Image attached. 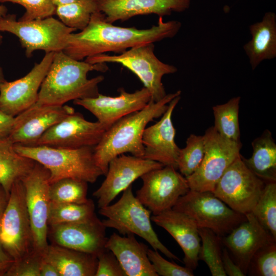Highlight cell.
Instances as JSON below:
<instances>
[{
    "mask_svg": "<svg viewBox=\"0 0 276 276\" xmlns=\"http://www.w3.org/2000/svg\"><path fill=\"white\" fill-rule=\"evenodd\" d=\"M55 52L46 53L24 77L0 86V111L15 117L35 104L41 84L52 62Z\"/></svg>",
    "mask_w": 276,
    "mask_h": 276,
    "instance_id": "14",
    "label": "cell"
},
{
    "mask_svg": "<svg viewBox=\"0 0 276 276\" xmlns=\"http://www.w3.org/2000/svg\"><path fill=\"white\" fill-rule=\"evenodd\" d=\"M180 28L179 21L164 22L163 17L149 29L117 26L106 21L104 14L98 11L92 14L84 29L69 35L63 52L80 61L107 52L122 53L136 46L172 38Z\"/></svg>",
    "mask_w": 276,
    "mask_h": 276,
    "instance_id": "1",
    "label": "cell"
},
{
    "mask_svg": "<svg viewBox=\"0 0 276 276\" xmlns=\"http://www.w3.org/2000/svg\"><path fill=\"white\" fill-rule=\"evenodd\" d=\"M163 166L158 162L133 155L122 154L115 157L109 163L105 179L93 194L98 199V208L110 204L121 192L145 173Z\"/></svg>",
    "mask_w": 276,
    "mask_h": 276,
    "instance_id": "15",
    "label": "cell"
},
{
    "mask_svg": "<svg viewBox=\"0 0 276 276\" xmlns=\"http://www.w3.org/2000/svg\"><path fill=\"white\" fill-rule=\"evenodd\" d=\"M0 243L7 253L17 260L32 251V228L21 180L15 181L0 218Z\"/></svg>",
    "mask_w": 276,
    "mask_h": 276,
    "instance_id": "9",
    "label": "cell"
},
{
    "mask_svg": "<svg viewBox=\"0 0 276 276\" xmlns=\"http://www.w3.org/2000/svg\"><path fill=\"white\" fill-rule=\"evenodd\" d=\"M151 221L167 231L182 249L185 266L194 270L198 265L201 246L199 227L186 214L173 209L151 217Z\"/></svg>",
    "mask_w": 276,
    "mask_h": 276,
    "instance_id": "22",
    "label": "cell"
},
{
    "mask_svg": "<svg viewBox=\"0 0 276 276\" xmlns=\"http://www.w3.org/2000/svg\"><path fill=\"white\" fill-rule=\"evenodd\" d=\"M251 213L276 239V182L265 183Z\"/></svg>",
    "mask_w": 276,
    "mask_h": 276,
    "instance_id": "34",
    "label": "cell"
},
{
    "mask_svg": "<svg viewBox=\"0 0 276 276\" xmlns=\"http://www.w3.org/2000/svg\"><path fill=\"white\" fill-rule=\"evenodd\" d=\"M118 91V96L99 93L95 97L75 100L74 103L90 111L107 130L122 118L143 109L151 100L150 93L145 87L133 93L122 87Z\"/></svg>",
    "mask_w": 276,
    "mask_h": 276,
    "instance_id": "19",
    "label": "cell"
},
{
    "mask_svg": "<svg viewBox=\"0 0 276 276\" xmlns=\"http://www.w3.org/2000/svg\"><path fill=\"white\" fill-rule=\"evenodd\" d=\"M14 117L0 111V140L8 137L13 124Z\"/></svg>",
    "mask_w": 276,
    "mask_h": 276,
    "instance_id": "42",
    "label": "cell"
},
{
    "mask_svg": "<svg viewBox=\"0 0 276 276\" xmlns=\"http://www.w3.org/2000/svg\"><path fill=\"white\" fill-rule=\"evenodd\" d=\"M245 215L246 220L221 239L233 261L246 275L255 254L262 247L276 242V239L251 212Z\"/></svg>",
    "mask_w": 276,
    "mask_h": 276,
    "instance_id": "20",
    "label": "cell"
},
{
    "mask_svg": "<svg viewBox=\"0 0 276 276\" xmlns=\"http://www.w3.org/2000/svg\"><path fill=\"white\" fill-rule=\"evenodd\" d=\"M88 182L72 178H65L51 183L50 201L55 203L86 202Z\"/></svg>",
    "mask_w": 276,
    "mask_h": 276,
    "instance_id": "33",
    "label": "cell"
},
{
    "mask_svg": "<svg viewBox=\"0 0 276 276\" xmlns=\"http://www.w3.org/2000/svg\"><path fill=\"white\" fill-rule=\"evenodd\" d=\"M203 136L204 154L202 162L186 178L190 190L213 192L224 172L240 155L242 144L224 138L214 126L207 129Z\"/></svg>",
    "mask_w": 276,
    "mask_h": 276,
    "instance_id": "10",
    "label": "cell"
},
{
    "mask_svg": "<svg viewBox=\"0 0 276 276\" xmlns=\"http://www.w3.org/2000/svg\"><path fill=\"white\" fill-rule=\"evenodd\" d=\"M43 255L34 249L15 260L5 276H40Z\"/></svg>",
    "mask_w": 276,
    "mask_h": 276,
    "instance_id": "38",
    "label": "cell"
},
{
    "mask_svg": "<svg viewBox=\"0 0 276 276\" xmlns=\"http://www.w3.org/2000/svg\"><path fill=\"white\" fill-rule=\"evenodd\" d=\"M172 166H164L143 174L136 197L153 215L171 209L189 190L186 178Z\"/></svg>",
    "mask_w": 276,
    "mask_h": 276,
    "instance_id": "12",
    "label": "cell"
},
{
    "mask_svg": "<svg viewBox=\"0 0 276 276\" xmlns=\"http://www.w3.org/2000/svg\"><path fill=\"white\" fill-rule=\"evenodd\" d=\"M40 276H60L57 269L52 264L43 259L41 263Z\"/></svg>",
    "mask_w": 276,
    "mask_h": 276,
    "instance_id": "44",
    "label": "cell"
},
{
    "mask_svg": "<svg viewBox=\"0 0 276 276\" xmlns=\"http://www.w3.org/2000/svg\"><path fill=\"white\" fill-rule=\"evenodd\" d=\"M154 43L136 46L119 55L102 54L87 57L85 61L91 63H116L134 73L150 93L151 100L157 102L167 95L162 82L163 77L177 72L172 65L162 62L154 53Z\"/></svg>",
    "mask_w": 276,
    "mask_h": 276,
    "instance_id": "6",
    "label": "cell"
},
{
    "mask_svg": "<svg viewBox=\"0 0 276 276\" xmlns=\"http://www.w3.org/2000/svg\"><path fill=\"white\" fill-rule=\"evenodd\" d=\"M265 183L246 166L240 154L224 172L213 193L232 210L245 215L251 212Z\"/></svg>",
    "mask_w": 276,
    "mask_h": 276,
    "instance_id": "11",
    "label": "cell"
},
{
    "mask_svg": "<svg viewBox=\"0 0 276 276\" xmlns=\"http://www.w3.org/2000/svg\"><path fill=\"white\" fill-rule=\"evenodd\" d=\"M14 146L19 154L41 164L49 171L50 184L65 178L94 183L104 175L95 161L94 147L72 149L17 144Z\"/></svg>",
    "mask_w": 276,
    "mask_h": 276,
    "instance_id": "4",
    "label": "cell"
},
{
    "mask_svg": "<svg viewBox=\"0 0 276 276\" xmlns=\"http://www.w3.org/2000/svg\"><path fill=\"white\" fill-rule=\"evenodd\" d=\"M2 39H3V36L1 35L0 33V45L1 44L2 42ZM6 80L5 79L4 74L2 71V69L0 66V86L1 85L4 83Z\"/></svg>",
    "mask_w": 276,
    "mask_h": 276,
    "instance_id": "47",
    "label": "cell"
},
{
    "mask_svg": "<svg viewBox=\"0 0 276 276\" xmlns=\"http://www.w3.org/2000/svg\"><path fill=\"white\" fill-rule=\"evenodd\" d=\"M97 258L95 276H126L119 261L110 250L106 249Z\"/></svg>",
    "mask_w": 276,
    "mask_h": 276,
    "instance_id": "40",
    "label": "cell"
},
{
    "mask_svg": "<svg viewBox=\"0 0 276 276\" xmlns=\"http://www.w3.org/2000/svg\"><path fill=\"white\" fill-rule=\"evenodd\" d=\"M14 145L8 137L0 140V184L9 195L13 183L26 176L36 163L19 154Z\"/></svg>",
    "mask_w": 276,
    "mask_h": 276,
    "instance_id": "28",
    "label": "cell"
},
{
    "mask_svg": "<svg viewBox=\"0 0 276 276\" xmlns=\"http://www.w3.org/2000/svg\"><path fill=\"white\" fill-rule=\"evenodd\" d=\"M180 99V95L172 100L161 119L146 127L142 136L144 147L143 158L158 162L164 166H172L177 169V161L180 149L175 142L176 130L172 116Z\"/></svg>",
    "mask_w": 276,
    "mask_h": 276,
    "instance_id": "21",
    "label": "cell"
},
{
    "mask_svg": "<svg viewBox=\"0 0 276 276\" xmlns=\"http://www.w3.org/2000/svg\"><path fill=\"white\" fill-rule=\"evenodd\" d=\"M201 244L198 258L208 265L212 275L226 276L222 266L221 237L206 228H199Z\"/></svg>",
    "mask_w": 276,
    "mask_h": 276,
    "instance_id": "32",
    "label": "cell"
},
{
    "mask_svg": "<svg viewBox=\"0 0 276 276\" xmlns=\"http://www.w3.org/2000/svg\"><path fill=\"white\" fill-rule=\"evenodd\" d=\"M106 63L91 64L75 60L63 51L55 52L52 62L40 86L36 104L62 106L71 100L95 97L104 77L87 78L93 71L105 72Z\"/></svg>",
    "mask_w": 276,
    "mask_h": 276,
    "instance_id": "2",
    "label": "cell"
},
{
    "mask_svg": "<svg viewBox=\"0 0 276 276\" xmlns=\"http://www.w3.org/2000/svg\"><path fill=\"white\" fill-rule=\"evenodd\" d=\"M95 209V204L91 199L83 203L50 201L48 225L75 222L89 219L96 214Z\"/></svg>",
    "mask_w": 276,
    "mask_h": 276,
    "instance_id": "31",
    "label": "cell"
},
{
    "mask_svg": "<svg viewBox=\"0 0 276 276\" xmlns=\"http://www.w3.org/2000/svg\"><path fill=\"white\" fill-rule=\"evenodd\" d=\"M43 257L55 267L60 276H95L98 264L95 255L52 243Z\"/></svg>",
    "mask_w": 276,
    "mask_h": 276,
    "instance_id": "25",
    "label": "cell"
},
{
    "mask_svg": "<svg viewBox=\"0 0 276 276\" xmlns=\"http://www.w3.org/2000/svg\"><path fill=\"white\" fill-rule=\"evenodd\" d=\"M151 213L134 196L132 185L123 191L122 197L116 203L99 210V213L106 218L102 220L106 228H114L124 236L137 235L153 249L160 251L171 259L180 261L159 240L151 224Z\"/></svg>",
    "mask_w": 276,
    "mask_h": 276,
    "instance_id": "5",
    "label": "cell"
},
{
    "mask_svg": "<svg viewBox=\"0 0 276 276\" xmlns=\"http://www.w3.org/2000/svg\"><path fill=\"white\" fill-rule=\"evenodd\" d=\"M191 0H98V10L108 22L127 20L141 15H170L188 9Z\"/></svg>",
    "mask_w": 276,
    "mask_h": 276,
    "instance_id": "23",
    "label": "cell"
},
{
    "mask_svg": "<svg viewBox=\"0 0 276 276\" xmlns=\"http://www.w3.org/2000/svg\"><path fill=\"white\" fill-rule=\"evenodd\" d=\"M147 254L153 268L160 276H193V270L185 266H181L164 259L155 249H148Z\"/></svg>",
    "mask_w": 276,
    "mask_h": 276,
    "instance_id": "39",
    "label": "cell"
},
{
    "mask_svg": "<svg viewBox=\"0 0 276 276\" xmlns=\"http://www.w3.org/2000/svg\"><path fill=\"white\" fill-rule=\"evenodd\" d=\"M76 30L52 16L20 21L15 14H7L0 18V32L16 36L28 57L38 50L45 53L63 51L68 36Z\"/></svg>",
    "mask_w": 276,
    "mask_h": 276,
    "instance_id": "7",
    "label": "cell"
},
{
    "mask_svg": "<svg viewBox=\"0 0 276 276\" xmlns=\"http://www.w3.org/2000/svg\"><path fill=\"white\" fill-rule=\"evenodd\" d=\"M181 91L167 94L161 100H152L143 109L119 119L107 129L99 143L94 147V157L97 165L104 175L109 162L125 153L143 157L144 147L142 136L147 124L162 116L168 104Z\"/></svg>",
    "mask_w": 276,
    "mask_h": 276,
    "instance_id": "3",
    "label": "cell"
},
{
    "mask_svg": "<svg viewBox=\"0 0 276 276\" xmlns=\"http://www.w3.org/2000/svg\"><path fill=\"white\" fill-rule=\"evenodd\" d=\"M98 11V1L81 0L56 7L55 14L66 26L82 30Z\"/></svg>",
    "mask_w": 276,
    "mask_h": 276,
    "instance_id": "30",
    "label": "cell"
},
{
    "mask_svg": "<svg viewBox=\"0 0 276 276\" xmlns=\"http://www.w3.org/2000/svg\"><path fill=\"white\" fill-rule=\"evenodd\" d=\"M9 195L0 184V218L6 206Z\"/></svg>",
    "mask_w": 276,
    "mask_h": 276,
    "instance_id": "45",
    "label": "cell"
},
{
    "mask_svg": "<svg viewBox=\"0 0 276 276\" xmlns=\"http://www.w3.org/2000/svg\"><path fill=\"white\" fill-rule=\"evenodd\" d=\"M251 39L243 48L249 58L252 69L261 62L276 57V15L272 12L266 13L260 22L249 27Z\"/></svg>",
    "mask_w": 276,
    "mask_h": 276,
    "instance_id": "26",
    "label": "cell"
},
{
    "mask_svg": "<svg viewBox=\"0 0 276 276\" xmlns=\"http://www.w3.org/2000/svg\"><path fill=\"white\" fill-rule=\"evenodd\" d=\"M81 0H53V4L56 7L61 6Z\"/></svg>",
    "mask_w": 276,
    "mask_h": 276,
    "instance_id": "46",
    "label": "cell"
},
{
    "mask_svg": "<svg viewBox=\"0 0 276 276\" xmlns=\"http://www.w3.org/2000/svg\"><path fill=\"white\" fill-rule=\"evenodd\" d=\"M252 153L249 158L242 156L246 166L265 182H276V144L271 132L266 129L251 143Z\"/></svg>",
    "mask_w": 276,
    "mask_h": 276,
    "instance_id": "27",
    "label": "cell"
},
{
    "mask_svg": "<svg viewBox=\"0 0 276 276\" xmlns=\"http://www.w3.org/2000/svg\"><path fill=\"white\" fill-rule=\"evenodd\" d=\"M172 209L189 216L199 228H208L221 237L246 219L210 191L190 190Z\"/></svg>",
    "mask_w": 276,
    "mask_h": 276,
    "instance_id": "8",
    "label": "cell"
},
{
    "mask_svg": "<svg viewBox=\"0 0 276 276\" xmlns=\"http://www.w3.org/2000/svg\"><path fill=\"white\" fill-rule=\"evenodd\" d=\"M0 2H11L23 6L26 11L19 18L20 21H29L44 18L55 14L56 7L53 0H0Z\"/></svg>",
    "mask_w": 276,
    "mask_h": 276,
    "instance_id": "37",
    "label": "cell"
},
{
    "mask_svg": "<svg viewBox=\"0 0 276 276\" xmlns=\"http://www.w3.org/2000/svg\"><path fill=\"white\" fill-rule=\"evenodd\" d=\"M248 273L251 275H276V242L262 247L255 254Z\"/></svg>",
    "mask_w": 276,
    "mask_h": 276,
    "instance_id": "36",
    "label": "cell"
},
{
    "mask_svg": "<svg viewBox=\"0 0 276 276\" xmlns=\"http://www.w3.org/2000/svg\"><path fill=\"white\" fill-rule=\"evenodd\" d=\"M240 97L232 98L225 103L213 107L214 127L219 134L231 141L241 143L239 124Z\"/></svg>",
    "mask_w": 276,
    "mask_h": 276,
    "instance_id": "29",
    "label": "cell"
},
{
    "mask_svg": "<svg viewBox=\"0 0 276 276\" xmlns=\"http://www.w3.org/2000/svg\"><path fill=\"white\" fill-rule=\"evenodd\" d=\"M49 171L36 162L30 172L21 180L32 228L33 248L43 256L49 245Z\"/></svg>",
    "mask_w": 276,
    "mask_h": 276,
    "instance_id": "13",
    "label": "cell"
},
{
    "mask_svg": "<svg viewBox=\"0 0 276 276\" xmlns=\"http://www.w3.org/2000/svg\"><path fill=\"white\" fill-rule=\"evenodd\" d=\"M95 1H98V0H95Z\"/></svg>",
    "mask_w": 276,
    "mask_h": 276,
    "instance_id": "49",
    "label": "cell"
},
{
    "mask_svg": "<svg viewBox=\"0 0 276 276\" xmlns=\"http://www.w3.org/2000/svg\"><path fill=\"white\" fill-rule=\"evenodd\" d=\"M7 8L4 5H0V18L6 16L7 13Z\"/></svg>",
    "mask_w": 276,
    "mask_h": 276,
    "instance_id": "48",
    "label": "cell"
},
{
    "mask_svg": "<svg viewBox=\"0 0 276 276\" xmlns=\"http://www.w3.org/2000/svg\"><path fill=\"white\" fill-rule=\"evenodd\" d=\"M106 229L95 214L83 221L49 226L48 238L52 243L98 257L106 249Z\"/></svg>",
    "mask_w": 276,
    "mask_h": 276,
    "instance_id": "17",
    "label": "cell"
},
{
    "mask_svg": "<svg viewBox=\"0 0 276 276\" xmlns=\"http://www.w3.org/2000/svg\"><path fill=\"white\" fill-rule=\"evenodd\" d=\"M134 235L122 237L113 233L107 238L105 247L113 253L126 276H158L149 259L148 247Z\"/></svg>",
    "mask_w": 276,
    "mask_h": 276,
    "instance_id": "24",
    "label": "cell"
},
{
    "mask_svg": "<svg viewBox=\"0 0 276 276\" xmlns=\"http://www.w3.org/2000/svg\"><path fill=\"white\" fill-rule=\"evenodd\" d=\"M14 261L0 243V276L6 275Z\"/></svg>",
    "mask_w": 276,
    "mask_h": 276,
    "instance_id": "43",
    "label": "cell"
},
{
    "mask_svg": "<svg viewBox=\"0 0 276 276\" xmlns=\"http://www.w3.org/2000/svg\"><path fill=\"white\" fill-rule=\"evenodd\" d=\"M75 112L73 107L35 104L14 117L8 139L13 143L34 146L41 136L54 125Z\"/></svg>",
    "mask_w": 276,
    "mask_h": 276,
    "instance_id": "18",
    "label": "cell"
},
{
    "mask_svg": "<svg viewBox=\"0 0 276 276\" xmlns=\"http://www.w3.org/2000/svg\"><path fill=\"white\" fill-rule=\"evenodd\" d=\"M204 154L203 135L191 134L187 138L186 146L180 149L177 167L185 177L192 174L199 167Z\"/></svg>",
    "mask_w": 276,
    "mask_h": 276,
    "instance_id": "35",
    "label": "cell"
},
{
    "mask_svg": "<svg viewBox=\"0 0 276 276\" xmlns=\"http://www.w3.org/2000/svg\"><path fill=\"white\" fill-rule=\"evenodd\" d=\"M106 130L98 121H88L75 111L50 128L34 146L72 149L95 147Z\"/></svg>",
    "mask_w": 276,
    "mask_h": 276,
    "instance_id": "16",
    "label": "cell"
},
{
    "mask_svg": "<svg viewBox=\"0 0 276 276\" xmlns=\"http://www.w3.org/2000/svg\"><path fill=\"white\" fill-rule=\"evenodd\" d=\"M222 260L223 268L226 275H245L239 266L233 261L225 247L222 248Z\"/></svg>",
    "mask_w": 276,
    "mask_h": 276,
    "instance_id": "41",
    "label": "cell"
}]
</instances>
